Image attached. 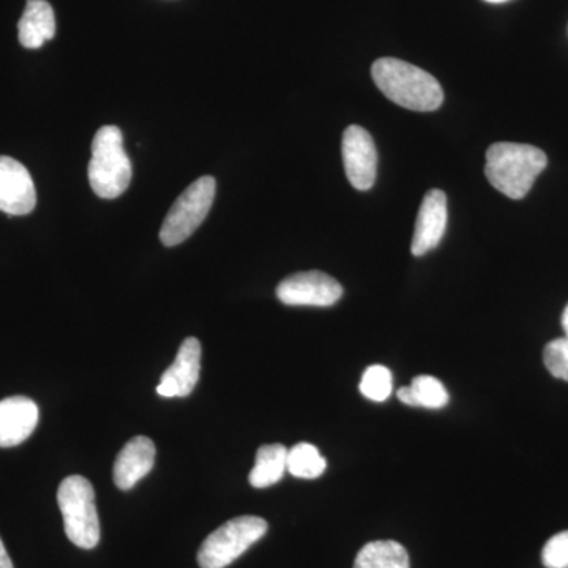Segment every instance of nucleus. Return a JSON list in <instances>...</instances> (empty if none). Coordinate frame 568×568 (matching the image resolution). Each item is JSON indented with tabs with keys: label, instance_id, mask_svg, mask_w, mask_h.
<instances>
[{
	"label": "nucleus",
	"instance_id": "obj_1",
	"mask_svg": "<svg viewBox=\"0 0 568 568\" xmlns=\"http://www.w3.org/2000/svg\"><path fill=\"white\" fill-rule=\"evenodd\" d=\"M373 80L390 102L410 111H436L444 102L439 81L428 71L399 59H377L372 67Z\"/></svg>",
	"mask_w": 568,
	"mask_h": 568
},
{
	"label": "nucleus",
	"instance_id": "obj_2",
	"mask_svg": "<svg viewBox=\"0 0 568 568\" xmlns=\"http://www.w3.org/2000/svg\"><path fill=\"white\" fill-rule=\"evenodd\" d=\"M547 164V155L534 145L496 142L487 151L485 174L497 192L523 200Z\"/></svg>",
	"mask_w": 568,
	"mask_h": 568
},
{
	"label": "nucleus",
	"instance_id": "obj_3",
	"mask_svg": "<svg viewBox=\"0 0 568 568\" xmlns=\"http://www.w3.org/2000/svg\"><path fill=\"white\" fill-rule=\"evenodd\" d=\"M132 162L123 149L121 129L102 126L92 142L89 182L93 193L102 200H115L126 192L132 182Z\"/></svg>",
	"mask_w": 568,
	"mask_h": 568
},
{
	"label": "nucleus",
	"instance_id": "obj_4",
	"mask_svg": "<svg viewBox=\"0 0 568 568\" xmlns=\"http://www.w3.org/2000/svg\"><path fill=\"white\" fill-rule=\"evenodd\" d=\"M59 508L71 544L92 549L100 541V518L91 481L81 476L62 480L58 491Z\"/></svg>",
	"mask_w": 568,
	"mask_h": 568
},
{
	"label": "nucleus",
	"instance_id": "obj_5",
	"mask_svg": "<svg viewBox=\"0 0 568 568\" xmlns=\"http://www.w3.org/2000/svg\"><path fill=\"white\" fill-rule=\"evenodd\" d=\"M267 523L260 517H237L224 523L205 538L197 551L201 568H226L261 540Z\"/></svg>",
	"mask_w": 568,
	"mask_h": 568
},
{
	"label": "nucleus",
	"instance_id": "obj_6",
	"mask_svg": "<svg viewBox=\"0 0 568 568\" xmlns=\"http://www.w3.org/2000/svg\"><path fill=\"white\" fill-rule=\"evenodd\" d=\"M216 182L211 175L197 179L175 200L173 207L160 230V241L164 246L181 245L192 237L211 212L215 200Z\"/></svg>",
	"mask_w": 568,
	"mask_h": 568
},
{
	"label": "nucleus",
	"instance_id": "obj_7",
	"mask_svg": "<svg viewBox=\"0 0 568 568\" xmlns=\"http://www.w3.org/2000/svg\"><path fill=\"white\" fill-rule=\"evenodd\" d=\"M276 297L290 306L335 305L343 297V286L324 272H298L286 276L276 287Z\"/></svg>",
	"mask_w": 568,
	"mask_h": 568
},
{
	"label": "nucleus",
	"instance_id": "obj_8",
	"mask_svg": "<svg viewBox=\"0 0 568 568\" xmlns=\"http://www.w3.org/2000/svg\"><path fill=\"white\" fill-rule=\"evenodd\" d=\"M342 149L351 185L361 192L372 189L377 174V151L372 134L358 125L347 126Z\"/></svg>",
	"mask_w": 568,
	"mask_h": 568
},
{
	"label": "nucleus",
	"instance_id": "obj_9",
	"mask_svg": "<svg viewBox=\"0 0 568 568\" xmlns=\"http://www.w3.org/2000/svg\"><path fill=\"white\" fill-rule=\"evenodd\" d=\"M36 205V185L28 168L10 156H0V211L28 215Z\"/></svg>",
	"mask_w": 568,
	"mask_h": 568
},
{
	"label": "nucleus",
	"instance_id": "obj_10",
	"mask_svg": "<svg viewBox=\"0 0 568 568\" xmlns=\"http://www.w3.org/2000/svg\"><path fill=\"white\" fill-rule=\"evenodd\" d=\"M201 343L196 338L183 339L174 364L162 375L156 394L163 398H185L194 390L201 375Z\"/></svg>",
	"mask_w": 568,
	"mask_h": 568
},
{
	"label": "nucleus",
	"instance_id": "obj_11",
	"mask_svg": "<svg viewBox=\"0 0 568 568\" xmlns=\"http://www.w3.org/2000/svg\"><path fill=\"white\" fill-rule=\"evenodd\" d=\"M447 219L446 193L443 190H429L418 209L413 246H410L414 256H424L440 244L446 234Z\"/></svg>",
	"mask_w": 568,
	"mask_h": 568
},
{
	"label": "nucleus",
	"instance_id": "obj_12",
	"mask_svg": "<svg viewBox=\"0 0 568 568\" xmlns=\"http://www.w3.org/2000/svg\"><path fill=\"white\" fill-rule=\"evenodd\" d=\"M39 424V406L28 396H10L0 402V447L20 446Z\"/></svg>",
	"mask_w": 568,
	"mask_h": 568
},
{
	"label": "nucleus",
	"instance_id": "obj_13",
	"mask_svg": "<svg viewBox=\"0 0 568 568\" xmlns=\"http://www.w3.org/2000/svg\"><path fill=\"white\" fill-rule=\"evenodd\" d=\"M155 463V444L149 437L136 436L119 452L114 463V484L122 491H129L138 481L151 473Z\"/></svg>",
	"mask_w": 568,
	"mask_h": 568
},
{
	"label": "nucleus",
	"instance_id": "obj_14",
	"mask_svg": "<svg viewBox=\"0 0 568 568\" xmlns=\"http://www.w3.org/2000/svg\"><path fill=\"white\" fill-rule=\"evenodd\" d=\"M55 33L54 10L47 0H28L24 13L18 22L20 43L28 50H37Z\"/></svg>",
	"mask_w": 568,
	"mask_h": 568
},
{
	"label": "nucleus",
	"instance_id": "obj_15",
	"mask_svg": "<svg viewBox=\"0 0 568 568\" xmlns=\"http://www.w3.org/2000/svg\"><path fill=\"white\" fill-rule=\"evenodd\" d=\"M287 470V448L282 444H271L257 450L256 462L250 473V485L263 489L272 487L282 480Z\"/></svg>",
	"mask_w": 568,
	"mask_h": 568
},
{
	"label": "nucleus",
	"instance_id": "obj_16",
	"mask_svg": "<svg viewBox=\"0 0 568 568\" xmlns=\"http://www.w3.org/2000/svg\"><path fill=\"white\" fill-rule=\"evenodd\" d=\"M398 399L407 406L443 409L448 403L446 386L435 376L422 375L414 377L409 387L398 390Z\"/></svg>",
	"mask_w": 568,
	"mask_h": 568
},
{
	"label": "nucleus",
	"instance_id": "obj_17",
	"mask_svg": "<svg viewBox=\"0 0 568 568\" xmlns=\"http://www.w3.org/2000/svg\"><path fill=\"white\" fill-rule=\"evenodd\" d=\"M354 568H410L409 555L398 541H372L358 551Z\"/></svg>",
	"mask_w": 568,
	"mask_h": 568
},
{
	"label": "nucleus",
	"instance_id": "obj_18",
	"mask_svg": "<svg viewBox=\"0 0 568 568\" xmlns=\"http://www.w3.org/2000/svg\"><path fill=\"white\" fill-rule=\"evenodd\" d=\"M327 469V462L320 448L308 443H301L287 450V473L297 478H317Z\"/></svg>",
	"mask_w": 568,
	"mask_h": 568
},
{
	"label": "nucleus",
	"instance_id": "obj_19",
	"mask_svg": "<svg viewBox=\"0 0 568 568\" xmlns=\"http://www.w3.org/2000/svg\"><path fill=\"white\" fill-rule=\"evenodd\" d=\"M361 394L369 402L383 403L394 390V377L390 369L384 365H372L365 369L361 381Z\"/></svg>",
	"mask_w": 568,
	"mask_h": 568
},
{
	"label": "nucleus",
	"instance_id": "obj_20",
	"mask_svg": "<svg viewBox=\"0 0 568 568\" xmlns=\"http://www.w3.org/2000/svg\"><path fill=\"white\" fill-rule=\"evenodd\" d=\"M545 366L552 376L568 383V338H556L545 346Z\"/></svg>",
	"mask_w": 568,
	"mask_h": 568
},
{
	"label": "nucleus",
	"instance_id": "obj_21",
	"mask_svg": "<svg viewBox=\"0 0 568 568\" xmlns=\"http://www.w3.org/2000/svg\"><path fill=\"white\" fill-rule=\"evenodd\" d=\"M541 562L547 568H568V530L549 538L541 551Z\"/></svg>",
	"mask_w": 568,
	"mask_h": 568
},
{
	"label": "nucleus",
	"instance_id": "obj_22",
	"mask_svg": "<svg viewBox=\"0 0 568 568\" xmlns=\"http://www.w3.org/2000/svg\"><path fill=\"white\" fill-rule=\"evenodd\" d=\"M0 568H14L9 552H7L6 545H3L2 538H0Z\"/></svg>",
	"mask_w": 568,
	"mask_h": 568
},
{
	"label": "nucleus",
	"instance_id": "obj_23",
	"mask_svg": "<svg viewBox=\"0 0 568 568\" xmlns=\"http://www.w3.org/2000/svg\"><path fill=\"white\" fill-rule=\"evenodd\" d=\"M562 328L564 332H566V336L568 338V305L566 306V310H564L562 313Z\"/></svg>",
	"mask_w": 568,
	"mask_h": 568
},
{
	"label": "nucleus",
	"instance_id": "obj_24",
	"mask_svg": "<svg viewBox=\"0 0 568 568\" xmlns=\"http://www.w3.org/2000/svg\"><path fill=\"white\" fill-rule=\"evenodd\" d=\"M485 2H489V3H503V2H507V0H485Z\"/></svg>",
	"mask_w": 568,
	"mask_h": 568
}]
</instances>
